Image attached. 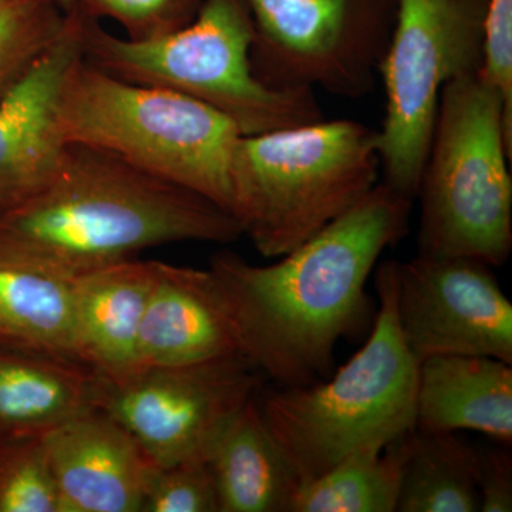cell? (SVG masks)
<instances>
[{"mask_svg":"<svg viewBox=\"0 0 512 512\" xmlns=\"http://www.w3.org/2000/svg\"><path fill=\"white\" fill-rule=\"evenodd\" d=\"M412 202L379 183L276 264L252 265L231 251L212 256L241 355L274 386L332 375L339 340L365 325L367 279L409 231Z\"/></svg>","mask_w":512,"mask_h":512,"instance_id":"1","label":"cell"},{"mask_svg":"<svg viewBox=\"0 0 512 512\" xmlns=\"http://www.w3.org/2000/svg\"><path fill=\"white\" fill-rule=\"evenodd\" d=\"M241 235L231 212L197 192L67 143L45 183L0 217V255L74 278L161 245Z\"/></svg>","mask_w":512,"mask_h":512,"instance_id":"2","label":"cell"},{"mask_svg":"<svg viewBox=\"0 0 512 512\" xmlns=\"http://www.w3.org/2000/svg\"><path fill=\"white\" fill-rule=\"evenodd\" d=\"M376 291L380 309L372 333L346 365L308 386L258 393L266 429L301 484L416 429L419 362L397 320L394 261L377 269Z\"/></svg>","mask_w":512,"mask_h":512,"instance_id":"3","label":"cell"},{"mask_svg":"<svg viewBox=\"0 0 512 512\" xmlns=\"http://www.w3.org/2000/svg\"><path fill=\"white\" fill-rule=\"evenodd\" d=\"M377 131L319 120L239 137L231 212L266 258H279L355 207L379 184Z\"/></svg>","mask_w":512,"mask_h":512,"instance_id":"4","label":"cell"},{"mask_svg":"<svg viewBox=\"0 0 512 512\" xmlns=\"http://www.w3.org/2000/svg\"><path fill=\"white\" fill-rule=\"evenodd\" d=\"M254 37L247 0H204L191 23L153 40L111 35L83 13L80 45L83 59L103 72L201 101L242 136L322 120L313 92L275 90L256 79Z\"/></svg>","mask_w":512,"mask_h":512,"instance_id":"5","label":"cell"},{"mask_svg":"<svg viewBox=\"0 0 512 512\" xmlns=\"http://www.w3.org/2000/svg\"><path fill=\"white\" fill-rule=\"evenodd\" d=\"M57 120L66 143L103 148L231 212V161L242 134L207 104L126 82L80 55L60 87Z\"/></svg>","mask_w":512,"mask_h":512,"instance_id":"6","label":"cell"},{"mask_svg":"<svg viewBox=\"0 0 512 512\" xmlns=\"http://www.w3.org/2000/svg\"><path fill=\"white\" fill-rule=\"evenodd\" d=\"M512 126L480 72L441 92L421 171L419 255L503 265L512 249Z\"/></svg>","mask_w":512,"mask_h":512,"instance_id":"7","label":"cell"},{"mask_svg":"<svg viewBox=\"0 0 512 512\" xmlns=\"http://www.w3.org/2000/svg\"><path fill=\"white\" fill-rule=\"evenodd\" d=\"M487 0H397L379 73L386 116L377 131L382 183L416 198L441 92L483 64Z\"/></svg>","mask_w":512,"mask_h":512,"instance_id":"8","label":"cell"},{"mask_svg":"<svg viewBox=\"0 0 512 512\" xmlns=\"http://www.w3.org/2000/svg\"><path fill=\"white\" fill-rule=\"evenodd\" d=\"M256 79L284 92L359 99L375 86L393 28L367 0H247Z\"/></svg>","mask_w":512,"mask_h":512,"instance_id":"9","label":"cell"},{"mask_svg":"<svg viewBox=\"0 0 512 512\" xmlns=\"http://www.w3.org/2000/svg\"><path fill=\"white\" fill-rule=\"evenodd\" d=\"M262 380L241 355L147 367L117 380L101 377L99 409L163 468L210 457L232 417L262 389Z\"/></svg>","mask_w":512,"mask_h":512,"instance_id":"10","label":"cell"},{"mask_svg":"<svg viewBox=\"0 0 512 512\" xmlns=\"http://www.w3.org/2000/svg\"><path fill=\"white\" fill-rule=\"evenodd\" d=\"M394 268L397 320L417 362L464 355L512 365V305L490 265L417 254Z\"/></svg>","mask_w":512,"mask_h":512,"instance_id":"11","label":"cell"},{"mask_svg":"<svg viewBox=\"0 0 512 512\" xmlns=\"http://www.w3.org/2000/svg\"><path fill=\"white\" fill-rule=\"evenodd\" d=\"M82 20L74 3L63 35L0 103V217L45 183L66 147L57 99L67 70L82 55Z\"/></svg>","mask_w":512,"mask_h":512,"instance_id":"12","label":"cell"},{"mask_svg":"<svg viewBox=\"0 0 512 512\" xmlns=\"http://www.w3.org/2000/svg\"><path fill=\"white\" fill-rule=\"evenodd\" d=\"M66 512H141L158 468L104 410L43 436Z\"/></svg>","mask_w":512,"mask_h":512,"instance_id":"13","label":"cell"},{"mask_svg":"<svg viewBox=\"0 0 512 512\" xmlns=\"http://www.w3.org/2000/svg\"><path fill=\"white\" fill-rule=\"evenodd\" d=\"M235 355H241L237 328L211 269L160 262L141 322L134 372Z\"/></svg>","mask_w":512,"mask_h":512,"instance_id":"14","label":"cell"},{"mask_svg":"<svg viewBox=\"0 0 512 512\" xmlns=\"http://www.w3.org/2000/svg\"><path fill=\"white\" fill-rule=\"evenodd\" d=\"M158 265L127 259L73 278L77 359L103 379H121L136 369L138 335Z\"/></svg>","mask_w":512,"mask_h":512,"instance_id":"15","label":"cell"},{"mask_svg":"<svg viewBox=\"0 0 512 512\" xmlns=\"http://www.w3.org/2000/svg\"><path fill=\"white\" fill-rule=\"evenodd\" d=\"M416 429L473 430L512 443V367L487 356L443 355L417 369Z\"/></svg>","mask_w":512,"mask_h":512,"instance_id":"16","label":"cell"},{"mask_svg":"<svg viewBox=\"0 0 512 512\" xmlns=\"http://www.w3.org/2000/svg\"><path fill=\"white\" fill-rule=\"evenodd\" d=\"M101 376L77 360L0 348V440L45 436L99 409Z\"/></svg>","mask_w":512,"mask_h":512,"instance_id":"17","label":"cell"},{"mask_svg":"<svg viewBox=\"0 0 512 512\" xmlns=\"http://www.w3.org/2000/svg\"><path fill=\"white\" fill-rule=\"evenodd\" d=\"M208 460L220 512H289L301 485L266 429L258 394L232 417Z\"/></svg>","mask_w":512,"mask_h":512,"instance_id":"18","label":"cell"},{"mask_svg":"<svg viewBox=\"0 0 512 512\" xmlns=\"http://www.w3.org/2000/svg\"><path fill=\"white\" fill-rule=\"evenodd\" d=\"M0 348L77 360L73 278L0 255Z\"/></svg>","mask_w":512,"mask_h":512,"instance_id":"19","label":"cell"},{"mask_svg":"<svg viewBox=\"0 0 512 512\" xmlns=\"http://www.w3.org/2000/svg\"><path fill=\"white\" fill-rule=\"evenodd\" d=\"M477 460L456 433L410 431L396 512L480 511Z\"/></svg>","mask_w":512,"mask_h":512,"instance_id":"20","label":"cell"},{"mask_svg":"<svg viewBox=\"0 0 512 512\" xmlns=\"http://www.w3.org/2000/svg\"><path fill=\"white\" fill-rule=\"evenodd\" d=\"M409 433L383 450L357 451L302 483L289 512H396Z\"/></svg>","mask_w":512,"mask_h":512,"instance_id":"21","label":"cell"},{"mask_svg":"<svg viewBox=\"0 0 512 512\" xmlns=\"http://www.w3.org/2000/svg\"><path fill=\"white\" fill-rule=\"evenodd\" d=\"M73 5L0 0V103L63 35Z\"/></svg>","mask_w":512,"mask_h":512,"instance_id":"22","label":"cell"},{"mask_svg":"<svg viewBox=\"0 0 512 512\" xmlns=\"http://www.w3.org/2000/svg\"><path fill=\"white\" fill-rule=\"evenodd\" d=\"M0 512H66L43 436L0 440Z\"/></svg>","mask_w":512,"mask_h":512,"instance_id":"23","label":"cell"},{"mask_svg":"<svg viewBox=\"0 0 512 512\" xmlns=\"http://www.w3.org/2000/svg\"><path fill=\"white\" fill-rule=\"evenodd\" d=\"M84 15L119 23L130 40H153L184 28L204 0H74Z\"/></svg>","mask_w":512,"mask_h":512,"instance_id":"24","label":"cell"},{"mask_svg":"<svg viewBox=\"0 0 512 512\" xmlns=\"http://www.w3.org/2000/svg\"><path fill=\"white\" fill-rule=\"evenodd\" d=\"M141 512H220L210 460L158 468Z\"/></svg>","mask_w":512,"mask_h":512,"instance_id":"25","label":"cell"},{"mask_svg":"<svg viewBox=\"0 0 512 512\" xmlns=\"http://www.w3.org/2000/svg\"><path fill=\"white\" fill-rule=\"evenodd\" d=\"M481 77L498 90L512 126V0H487Z\"/></svg>","mask_w":512,"mask_h":512,"instance_id":"26","label":"cell"},{"mask_svg":"<svg viewBox=\"0 0 512 512\" xmlns=\"http://www.w3.org/2000/svg\"><path fill=\"white\" fill-rule=\"evenodd\" d=\"M477 493L480 511H512V456L510 448L478 450Z\"/></svg>","mask_w":512,"mask_h":512,"instance_id":"27","label":"cell"},{"mask_svg":"<svg viewBox=\"0 0 512 512\" xmlns=\"http://www.w3.org/2000/svg\"><path fill=\"white\" fill-rule=\"evenodd\" d=\"M53 2L63 3V5H70V3H73L74 0H53Z\"/></svg>","mask_w":512,"mask_h":512,"instance_id":"28","label":"cell"}]
</instances>
